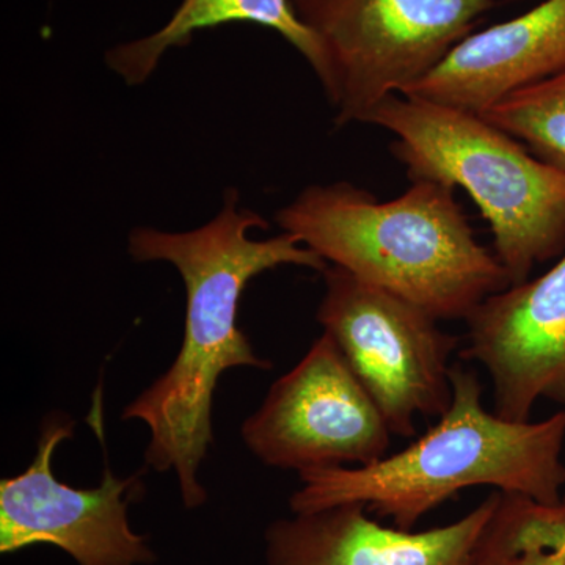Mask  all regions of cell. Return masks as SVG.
<instances>
[{"label": "cell", "instance_id": "cell-3", "mask_svg": "<svg viewBox=\"0 0 565 565\" xmlns=\"http://www.w3.org/2000/svg\"><path fill=\"white\" fill-rule=\"evenodd\" d=\"M452 401L422 438L367 467L299 473L292 514L360 503L412 531L424 515L468 487L490 486L542 504L563 501L565 408L539 423L490 414L475 371L451 366Z\"/></svg>", "mask_w": 565, "mask_h": 565}, {"label": "cell", "instance_id": "cell-10", "mask_svg": "<svg viewBox=\"0 0 565 565\" xmlns=\"http://www.w3.org/2000/svg\"><path fill=\"white\" fill-rule=\"evenodd\" d=\"M500 501L490 493L463 519L419 533L381 525L360 503L294 514L267 527V565H479Z\"/></svg>", "mask_w": 565, "mask_h": 565}, {"label": "cell", "instance_id": "cell-9", "mask_svg": "<svg viewBox=\"0 0 565 565\" xmlns=\"http://www.w3.org/2000/svg\"><path fill=\"white\" fill-rule=\"evenodd\" d=\"M465 321L459 355L489 371L494 415L530 422L539 399L565 408V252L548 273L487 297Z\"/></svg>", "mask_w": 565, "mask_h": 565}, {"label": "cell", "instance_id": "cell-13", "mask_svg": "<svg viewBox=\"0 0 565 565\" xmlns=\"http://www.w3.org/2000/svg\"><path fill=\"white\" fill-rule=\"evenodd\" d=\"M481 117L565 174V71L511 93Z\"/></svg>", "mask_w": 565, "mask_h": 565}, {"label": "cell", "instance_id": "cell-11", "mask_svg": "<svg viewBox=\"0 0 565 565\" xmlns=\"http://www.w3.org/2000/svg\"><path fill=\"white\" fill-rule=\"evenodd\" d=\"M565 71V0L473 32L404 96L481 115L505 96Z\"/></svg>", "mask_w": 565, "mask_h": 565}, {"label": "cell", "instance_id": "cell-2", "mask_svg": "<svg viewBox=\"0 0 565 565\" xmlns=\"http://www.w3.org/2000/svg\"><path fill=\"white\" fill-rule=\"evenodd\" d=\"M455 191L415 181L397 199L379 202L351 182L308 185L275 218L329 266L438 321L467 319L512 282L497 255L476 239Z\"/></svg>", "mask_w": 565, "mask_h": 565}, {"label": "cell", "instance_id": "cell-15", "mask_svg": "<svg viewBox=\"0 0 565 565\" xmlns=\"http://www.w3.org/2000/svg\"><path fill=\"white\" fill-rule=\"evenodd\" d=\"M479 565H565V552L519 541L497 522L494 512L482 544Z\"/></svg>", "mask_w": 565, "mask_h": 565}, {"label": "cell", "instance_id": "cell-6", "mask_svg": "<svg viewBox=\"0 0 565 565\" xmlns=\"http://www.w3.org/2000/svg\"><path fill=\"white\" fill-rule=\"evenodd\" d=\"M318 321L333 338L390 433L415 437L418 415L437 416L452 401L449 356L459 338L403 297L367 285L337 266L322 273Z\"/></svg>", "mask_w": 565, "mask_h": 565}, {"label": "cell", "instance_id": "cell-5", "mask_svg": "<svg viewBox=\"0 0 565 565\" xmlns=\"http://www.w3.org/2000/svg\"><path fill=\"white\" fill-rule=\"evenodd\" d=\"M497 0H291L319 50L315 71L338 126L366 121L473 33Z\"/></svg>", "mask_w": 565, "mask_h": 565}, {"label": "cell", "instance_id": "cell-1", "mask_svg": "<svg viewBox=\"0 0 565 565\" xmlns=\"http://www.w3.org/2000/svg\"><path fill=\"white\" fill-rule=\"evenodd\" d=\"M267 228L269 223L255 211L243 210L236 189H230L218 214L199 228L173 233L137 226L129 234L128 252L137 263H169L180 273L185 321L172 366L126 405L121 418L147 424L150 444L145 463L161 473H177L188 509L207 501L199 471L214 441L212 403L218 379L233 367L273 370L269 360L256 355L237 323L245 288L253 278L280 266L316 273L329 267L292 234L270 239L250 236Z\"/></svg>", "mask_w": 565, "mask_h": 565}, {"label": "cell", "instance_id": "cell-8", "mask_svg": "<svg viewBox=\"0 0 565 565\" xmlns=\"http://www.w3.org/2000/svg\"><path fill=\"white\" fill-rule=\"evenodd\" d=\"M74 434V423L50 415L41 427L35 459L13 478L0 481V553L46 544L63 550L77 565H147L154 563L148 539L134 533L128 508L143 493L137 471L117 478L109 463L98 487L63 484L52 459Z\"/></svg>", "mask_w": 565, "mask_h": 565}, {"label": "cell", "instance_id": "cell-7", "mask_svg": "<svg viewBox=\"0 0 565 565\" xmlns=\"http://www.w3.org/2000/svg\"><path fill=\"white\" fill-rule=\"evenodd\" d=\"M241 434L264 465L297 473L379 462L388 456L392 435L373 397L326 332L270 386Z\"/></svg>", "mask_w": 565, "mask_h": 565}, {"label": "cell", "instance_id": "cell-14", "mask_svg": "<svg viewBox=\"0 0 565 565\" xmlns=\"http://www.w3.org/2000/svg\"><path fill=\"white\" fill-rule=\"evenodd\" d=\"M511 520L515 533L527 544L565 552V500L542 504L515 497L511 503Z\"/></svg>", "mask_w": 565, "mask_h": 565}, {"label": "cell", "instance_id": "cell-12", "mask_svg": "<svg viewBox=\"0 0 565 565\" xmlns=\"http://www.w3.org/2000/svg\"><path fill=\"white\" fill-rule=\"evenodd\" d=\"M226 24L273 29L302 54L313 71L318 70V44L294 13L291 0H182L159 31L110 47L107 66L126 84L137 87L150 79L167 52L188 46L196 32Z\"/></svg>", "mask_w": 565, "mask_h": 565}, {"label": "cell", "instance_id": "cell-4", "mask_svg": "<svg viewBox=\"0 0 565 565\" xmlns=\"http://www.w3.org/2000/svg\"><path fill=\"white\" fill-rule=\"evenodd\" d=\"M364 125L396 137L392 152L408 180L460 188L473 199L512 286L565 252V174L481 115L390 95Z\"/></svg>", "mask_w": 565, "mask_h": 565}]
</instances>
